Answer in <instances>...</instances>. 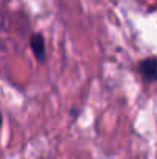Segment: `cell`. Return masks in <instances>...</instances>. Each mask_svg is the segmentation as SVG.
Returning a JSON list of instances; mask_svg holds the SVG:
<instances>
[{"label": "cell", "mask_w": 157, "mask_h": 159, "mask_svg": "<svg viewBox=\"0 0 157 159\" xmlns=\"http://www.w3.org/2000/svg\"><path fill=\"white\" fill-rule=\"evenodd\" d=\"M139 73L142 79L148 84L157 80V56L146 57L139 62Z\"/></svg>", "instance_id": "cell-1"}, {"label": "cell", "mask_w": 157, "mask_h": 159, "mask_svg": "<svg viewBox=\"0 0 157 159\" xmlns=\"http://www.w3.org/2000/svg\"><path fill=\"white\" fill-rule=\"evenodd\" d=\"M29 47L33 50V53L36 56V59L39 62H45L46 57V48H45V37L40 33H36L31 36L29 39Z\"/></svg>", "instance_id": "cell-2"}]
</instances>
